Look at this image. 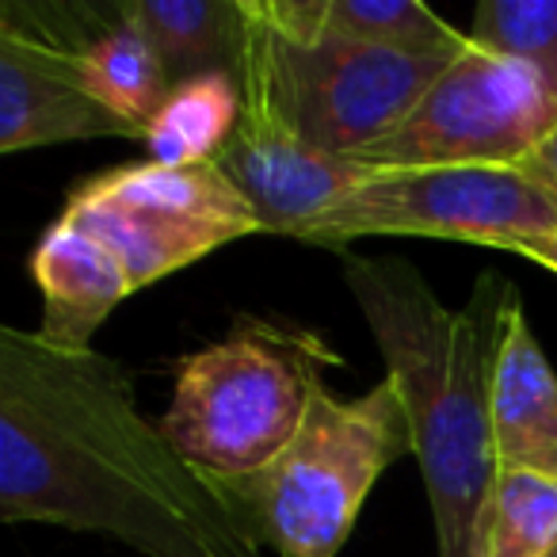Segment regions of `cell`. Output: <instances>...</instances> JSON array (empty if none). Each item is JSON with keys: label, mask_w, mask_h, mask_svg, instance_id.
<instances>
[{"label": "cell", "mask_w": 557, "mask_h": 557, "mask_svg": "<svg viewBox=\"0 0 557 557\" xmlns=\"http://www.w3.org/2000/svg\"><path fill=\"white\" fill-rule=\"evenodd\" d=\"M0 516L126 542L146 557H260V542L134 401L103 351L0 329Z\"/></svg>", "instance_id": "1"}, {"label": "cell", "mask_w": 557, "mask_h": 557, "mask_svg": "<svg viewBox=\"0 0 557 557\" xmlns=\"http://www.w3.org/2000/svg\"><path fill=\"white\" fill-rule=\"evenodd\" d=\"M344 278L409 412L440 557H481L500 466L493 374L516 287L496 271H481L462 310H450L409 260L351 252H344Z\"/></svg>", "instance_id": "2"}, {"label": "cell", "mask_w": 557, "mask_h": 557, "mask_svg": "<svg viewBox=\"0 0 557 557\" xmlns=\"http://www.w3.org/2000/svg\"><path fill=\"white\" fill-rule=\"evenodd\" d=\"M333 359L313 333L237 318L222 341L176 363L161 428L214 485L256 478L302 432Z\"/></svg>", "instance_id": "3"}, {"label": "cell", "mask_w": 557, "mask_h": 557, "mask_svg": "<svg viewBox=\"0 0 557 557\" xmlns=\"http://www.w3.org/2000/svg\"><path fill=\"white\" fill-rule=\"evenodd\" d=\"M409 455L412 428L394 382L382 379L359 397L321 386L290 447L256 478L218 493L278 557H336L374 481Z\"/></svg>", "instance_id": "4"}, {"label": "cell", "mask_w": 557, "mask_h": 557, "mask_svg": "<svg viewBox=\"0 0 557 557\" xmlns=\"http://www.w3.org/2000/svg\"><path fill=\"white\" fill-rule=\"evenodd\" d=\"M245 4V42L233 65L240 100L275 111L306 146L359 157L386 138L458 54H401L321 35L295 47L275 32L263 0Z\"/></svg>", "instance_id": "5"}, {"label": "cell", "mask_w": 557, "mask_h": 557, "mask_svg": "<svg viewBox=\"0 0 557 557\" xmlns=\"http://www.w3.org/2000/svg\"><path fill=\"white\" fill-rule=\"evenodd\" d=\"M557 233V191L527 164L371 169L310 230L306 245L341 248L359 237H440L516 252Z\"/></svg>", "instance_id": "6"}, {"label": "cell", "mask_w": 557, "mask_h": 557, "mask_svg": "<svg viewBox=\"0 0 557 557\" xmlns=\"http://www.w3.org/2000/svg\"><path fill=\"white\" fill-rule=\"evenodd\" d=\"M123 260L131 287H153L172 271L263 233L248 199L214 161L126 164L73 187L62 210Z\"/></svg>", "instance_id": "7"}, {"label": "cell", "mask_w": 557, "mask_h": 557, "mask_svg": "<svg viewBox=\"0 0 557 557\" xmlns=\"http://www.w3.org/2000/svg\"><path fill=\"white\" fill-rule=\"evenodd\" d=\"M557 100L531 65L470 42L440 70L417 108L359 161L371 169L523 164L554 131Z\"/></svg>", "instance_id": "8"}, {"label": "cell", "mask_w": 557, "mask_h": 557, "mask_svg": "<svg viewBox=\"0 0 557 557\" xmlns=\"http://www.w3.org/2000/svg\"><path fill=\"white\" fill-rule=\"evenodd\" d=\"M214 164L248 199L263 233L295 240L310 237L329 207L371 176V164L359 157H329L306 146L275 111L248 100H240V123Z\"/></svg>", "instance_id": "9"}, {"label": "cell", "mask_w": 557, "mask_h": 557, "mask_svg": "<svg viewBox=\"0 0 557 557\" xmlns=\"http://www.w3.org/2000/svg\"><path fill=\"white\" fill-rule=\"evenodd\" d=\"M85 138H141L85 88L77 54L0 24V153Z\"/></svg>", "instance_id": "10"}, {"label": "cell", "mask_w": 557, "mask_h": 557, "mask_svg": "<svg viewBox=\"0 0 557 557\" xmlns=\"http://www.w3.org/2000/svg\"><path fill=\"white\" fill-rule=\"evenodd\" d=\"M32 275L42 295L39 336L65 351H92L96 329L134 295L123 260L65 214L35 245Z\"/></svg>", "instance_id": "11"}, {"label": "cell", "mask_w": 557, "mask_h": 557, "mask_svg": "<svg viewBox=\"0 0 557 557\" xmlns=\"http://www.w3.org/2000/svg\"><path fill=\"white\" fill-rule=\"evenodd\" d=\"M493 447L496 462L539 466L557 455V371L534 341L519 295L493 374Z\"/></svg>", "instance_id": "12"}, {"label": "cell", "mask_w": 557, "mask_h": 557, "mask_svg": "<svg viewBox=\"0 0 557 557\" xmlns=\"http://www.w3.org/2000/svg\"><path fill=\"white\" fill-rule=\"evenodd\" d=\"M119 20L157 50L172 85L207 73L233 77L245 42L240 0H131L119 4Z\"/></svg>", "instance_id": "13"}, {"label": "cell", "mask_w": 557, "mask_h": 557, "mask_svg": "<svg viewBox=\"0 0 557 557\" xmlns=\"http://www.w3.org/2000/svg\"><path fill=\"white\" fill-rule=\"evenodd\" d=\"M77 70L88 92L108 111H115L123 123H131L141 138L176 88L157 50L131 24L119 20V9L115 24L103 27L77 54Z\"/></svg>", "instance_id": "14"}, {"label": "cell", "mask_w": 557, "mask_h": 557, "mask_svg": "<svg viewBox=\"0 0 557 557\" xmlns=\"http://www.w3.org/2000/svg\"><path fill=\"white\" fill-rule=\"evenodd\" d=\"M240 123V92L230 73L184 81L146 131L153 164H207L225 149Z\"/></svg>", "instance_id": "15"}, {"label": "cell", "mask_w": 557, "mask_h": 557, "mask_svg": "<svg viewBox=\"0 0 557 557\" xmlns=\"http://www.w3.org/2000/svg\"><path fill=\"white\" fill-rule=\"evenodd\" d=\"M557 554V473L534 462L496 466L485 508L481 557H554Z\"/></svg>", "instance_id": "16"}, {"label": "cell", "mask_w": 557, "mask_h": 557, "mask_svg": "<svg viewBox=\"0 0 557 557\" xmlns=\"http://www.w3.org/2000/svg\"><path fill=\"white\" fill-rule=\"evenodd\" d=\"M325 32L401 54H455L466 35L420 0H329Z\"/></svg>", "instance_id": "17"}, {"label": "cell", "mask_w": 557, "mask_h": 557, "mask_svg": "<svg viewBox=\"0 0 557 557\" xmlns=\"http://www.w3.org/2000/svg\"><path fill=\"white\" fill-rule=\"evenodd\" d=\"M466 35L478 47L531 65L557 100V0H485Z\"/></svg>", "instance_id": "18"}, {"label": "cell", "mask_w": 557, "mask_h": 557, "mask_svg": "<svg viewBox=\"0 0 557 557\" xmlns=\"http://www.w3.org/2000/svg\"><path fill=\"white\" fill-rule=\"evenodd\" d=\"M523 164L534 172V176H542L557 191V123H554V131H549L546 138L539 141V149H534V153L527 157Z\"/></svg>", "instance_id": "19"}, {"label": "cell", "mask_w": 557, "mask_h": 557, "mask_svg": "<svg viewBox=\"0 0 557 557\" xmlns=\"http://www.w3.org/2000/svg\"><path fill=\"white\" fill-rule=\"evenodd\" d=\"M516 252L527 256V260H534V263H542V268L557 271V233H549V237L523 240V245H519Z\"/></svg>", "instance_id": "20"}, {"label": "cell", "mask_w": 557, "mask_h": 557, "mask_svg": "<svg viewBox=\"0 0 557 557\" xmlns=\"http://www.w3.org/2000/svg\"><path fill=\"white\" fill-rule=\"evenodd\" d=\"M539 466H546V470H554V473H557V455H554V458H546V462H539ZM554 557H557V554H554Z\"/></svg>", "instance_id": "21"}]
</instances>
